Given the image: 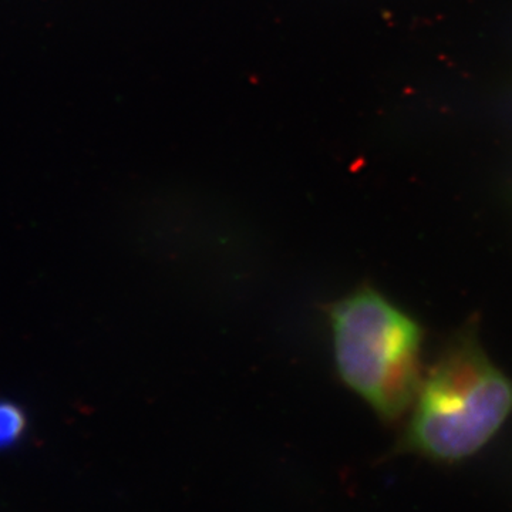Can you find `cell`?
<instances>
[{"label":"cell","instance_id":"obj_3","mask_svg":"<svg viewBox=\"0 0 512 512\" xmlns=\"http://www.w3.org/2000/svg\"><path fill=\"white\" fill-rule=\"evenodd\" d=\"M26 416L13 403L0 402V450L22 440L26 431Z\"/></svg>","mask_w":512,"mask_h":512},{"label":"cell","instance_id":"obj_2","mask_svg":"<svg viewBox=\"0 0 512 512\" xmlns=\"http://www.w3.org/2000/svg\"><path fill=\"white\" fill-rule=\"evenodd\" d=\"M329 318L340 379L383 420L403 417L423 382L419 323L367 286L333 303Z\"/></svg>","mask_w":512,"mask_h":512},{"label":"cell","instance_id":"obj_1","mask_svg":"<svg viewBox=\"0 0 512 512\" xmlns=\"http://www.w3.org/2000/svg\"><path fill=\"white\" fill-rule=\"evenodd\" d=\"M403 446L412 453L457 463L474 456L512 414V380L463 336L451 343L413 403Z\"/></svg>","mask_w":512,"mask_h":512}]
</instances>
